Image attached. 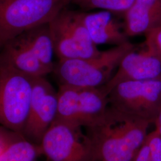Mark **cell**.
Here are the masks:
<instances>
[{"label":"cell","mask_w":161,"mask_h":161,"mask_svg":"<svg viewBox=\"0 0 161 161\" xmlns=\"http://www.w3.org/2000/svg\"><path fill=\"white\" fill-rule=\"evenodd\" d=\"M151 124L110 107L102 121L86 128L94 161H131L144 143Z\"/></svg>","instance_id":"obj_1"},{"label":"cell","mask_w":161,"mask_h":161,"mask_svg":"<svg viewBox=\"0 0 161 161\" xmlns=\"http://www.w3.org/2000/svg\"><path fill=\"white\" fill-rule=\"evenodd\" d=\"M135 48L128 41L93 58L58 60L52 74L59 86L79 88L103 86L112 78L122 58Z\"/></svg>","instance_id":"obj_2"},{"label":"cell","mask_w":161,"mask_h":161,"mask_svg":"<svg viewBox=\"0 0 161 161\" xmlns=\"http://www.w3.org/2000/svg\"><path fill=\"white\" fill-rule=\"evenodd\" d=\"M69 4L70 0H0L1 43L50 23Z\"/></svg>","instance_id":"obj_3"},{"label":"cell","mask_w":161,"mask_h":161,"mask_svg":"<svg viewBox=\"0 0 161 161\" xmlns=\"http://www.w3.org/2000/svg\"><path fill=\"white\" fill-rule=\"evenodd\" d=\"M49 26L58 60L93 58L102 52L90 38L80 11L66 7L49 23Z\"/></svg>","instance_id":"obj_4"},{"label":"cell","mask_w":161,"mask_h":161,"mask_svg":"<svg viewBox=\"0 0 161 161\" xmlns=\"http://www.w3.org/2000/svg\"><path fill=\"white\" fill-rule=\"evenodd\" d=\"M112 109L154 123L161 102V78L127 81L118 84L108 94Z\"/></svg>","instance_id":"obj_5"},{"label":"cell","mask_w":161,"mask_h":161,"mask_svg":"<svg viewBox=\"0 0 161 161\" xmlns=\"http://www.w3.org/2000/svg\"><path fill=\"white\" fill-rule=\"evenodd\" d=\"M33 79L10 68L0 67V125L21 135L28 115Z\"/></svg>","instance_id":"obj_6"},{"label":"cell","mask_w":161,"mask_h":161,"mask_svg":"<svg viewBox=\"0 0 161 161\" xmlns=\"http://www.w3.org/2000/svg\"><path fill=\"white\" fill-rule=\"evenodd\" d=\"M80 129L54 121L40 143L47 161H94L90 139Z\"/></svg>","instance_id":"obj_7"},{"label":"cell","mask_w":161,"mask_h":161,"mask_svg":"<svg viewBox=\"0 0 161 161\" xmlns=\"http://www.w3.org/2000/svg\"><path fill=\"white\" fill-rule=\"evenodd\" d=\"M58 108V92L46 76L32 80L29 112L22 136L40 145L45 133L54 121Z\"/></svg>","instance_id":"obj_8"},{"label":"cell","mask_w":161,"mask_h":161,"mask_svg":"<svg viewBox=\"0 0 161 161\" xmlns=\"http://www.w3.org/2000/svg\"><path fill=\"white\" fill-rule=\"evenodd\" d=\"M159 78H161V60L146 50L136 52L135 48L122 58L115 74L103 87L108 94L114 86L123 82Z\"/></svg>","instance_id":"obj_9"},{"label":"cell","mask_w":161,"mask_h":161,"mask_svg":"<svg viewBox=\"0 0 161 161\" xmlns=\"http://www.w3.org/2000/svg\"><path fill=\"white\" fill-rule=\"evenodd\" d=\"M80 12L83 23L90 38L97 46L102 44L118 46L130 41L124 23L115 17L116 15L114 13L106 10Z\"/></svg>","instance_id":"obj_10"},{"label":"cell","mask_w":161,"mask_h":161,"mask_svg":"<svg viewBox=\"0 0 161 161\" xmlns=\"http://www.w3.org/2000/svg\"><path fill=\"white\" fill-rule=\"evenodd\" d=\"M0 67H8L31 78L51 74L19 35L4 44L0 52Z\"/></svg>","instance_id":"obj_11"},{"label":"cell","mask_w":161,"mask_h":161,"mask_svg":"<svg viewBox=\"0 0 161 161\" xmlns=\"http://www.w3.org/2000/svg\"><path fill=\"white\" fill-rule=\"evenodd\" d=\"M123 17L129 38L145 35L161 26V0H135Z\"/></svg>","instance_id":"obj_12"},{"label":"cell","mask_w":161,"mask_h":161,"mask_svg":"<svg viewBox=\"0 0 161 161\" xmlns=\"http://www.w3.org/2000/svg\"><path fill=\"white\" fill-rule=\"evenodd\" d=\"M77 118L80 128H88L102 121L110 109L108 94L103 86L77 88Z\"/></svg>","instance_id":"obj_13"},{"label":"cell","mask_w":161,"mask_h":161,"mask_svg":"<svg viewBox=\"0 0 161 161\" xmlns=\"http://www.w3.org/2000/svg\"><path fill=\"white\" fill-rule=\"evenodd\" d=\"M46 69L52 74L55 50L49 23L37 26L19 35Z\"/></svg>","instance_id":"obj_14"},{"label":"cell","mask_w":161,"mask_h":161,"mask_svg":"<svg viewBox=\"0 0 161 161\" xmlns=\"http://www.w3.org/2000/svg\"><path fill=\"white\" fill-rule=\"evenodd\" d=\"M42 155L40 145L26 139L22 135L13 138L0 153V161H34Z\"/></svg>","instance_id":"obj_15"},{"label":"cell","mask_w":161,"mask_h":161,"mask_svg":"<svg viewBox=\"0 0 161 161\" xmlns=\"http://www.w3.org/2000/svg\"><path fill=\"white\" fill-rule=\"evenodd\" d=\"M135 0H70V4L80 8L81 10L88 12L101 9L124 17Z\"/></svg>","instance_id":"obj_16"},{"label":"cell","mask_w":161,"mask_h":161,"mask_svg":"<svg viewBox=\"0 0 161 161\" xmlns=\"http://www.w3.org/2000/svg\"><path fill=\"white\" fill-rule=\"evenodd\" d=\"M146 50L161 61V26L144 35Z\"/></svg>","instance_id":"obj_17"},{"label":"cell","mask_w":161,"mask_h":161,"mask_svg":"<svg viewBox=\"0 0 161 161\" xmlns=\"http://www.w3.org/2000/svg\"><path fill=\"white\" fill-rule=\"evenodd\" d=\"M146 142L149 146L150 161H161V136L156 131L148 133Z\"/></svg>","instance_id":"obj_18"},{"label":"cell","mask_w":161,"mask_h":161,"mask_svg":"<svg viewBox=\"0 0 161 161\" xmlns=\"http://www.w3.org/2000/svg\"><path fill=\"white\" fill-rule=\"evenodd\" d=\"M131 161H150L149 148L146 141L138 149Z\"/></svg>","instance_id":"obj_19"},{"label":"cell","mask_w":161,"mask_h":161,"mask_svg":"<svg viewBox=\"0 0 161 161\" xmlns=\"http://www.w3.org/2000/svg\"><path fill=\"white\" fill-rule=\"evenodd\" d=\"M16 132H13L12 135L8 136L6 133L4 134L2 131H0V153L7 143L13 138V135Z\"/></svg>","instance_id":"obj_20"},{"label":"cell","mask_w":161,"mask_h":161,"mask_svg":"<svg viewBox=\"0 0 161 161\" xmlns=\"http://www.w3.org/2000/svg\"><path fill=\"white\" fill-rule=\"evenodd\" d=\"M154 124L155 125V130L161 136V102Z\"/></svg>","instance_id":"obj_21"},{"label":"cell","mask_w":161,"mask_h":161,"mask_svg":"<svg viewBox=\"0 0 161 161\" xmlns=\"http://www.w3.org/2000/svg\"><path fill=\"white\" fill-rule=\"evenodd\" d=\"M2 47H3V45H2V44H1V42H0V52H1V49H2Z\"/></svg>","instance_id":"obj_22"}]
</instances>
